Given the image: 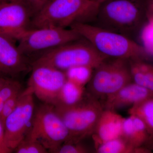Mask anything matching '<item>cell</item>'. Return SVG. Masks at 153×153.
<instances>
[{"mask_svg": "<svg viewBox=\"0 0 153 153\" xmlns=\"http://www.w3.org/2000/svg\"><path fill=\"white\" fill-rule=\"evenodd\" d=\"M100 3L93 0H48L33 16L31 25L34 28H67L76 23L91 24Z\"/></svg>", "mask_w": 153, "mask_h": 153, "instance_id": "1", "label": "cell"}, {"mask_svg": "<svg viewBox=\"0 0 153 153\" xmlns=\"http://www.w3.org/2000/svg\"><path fill=\"white\" fill-rule=\"evenodd\" d=\"M70 28L108 58L142 60L147 55L144 47L119 33L86 23H76Z\"/></svg>", "mask_w": 153, "mask_h": 153, "instance_id": "2", "label": "cell"}, {"mask_svg": "<svg viewBox=\"0 0 153 153\" xmlns=\"http://www.w3.org/2000/svg\"><path fill=\"white\" fill-rule=\"evenodd\" d=\"M147 0H103L100 3L94 24L131 38L146 14Z\"/></svg>", "mask_w": 153, "mask_h": 153, "instance_id": "3", "label": "cell"}, {"mask_svg": "<svg viewBox=\"0 0 153 153\" xmlns=\"http://www.w3.org/2000/svg\"><path fill=\"white\" fill-rule=\"evenodd\" d=\"M108 58L82 38L43 52L32 65L45 64L64 71L80 66L94 69Z\"/></svg>", "mask_w": 153, "mask_h": 153, "instance_id": "4", "label": "cell"}, {"mask_svg": "<svg viewBox=\"0 0 153 153\" xmlns=\"http://www.w3.org/2000/svg\"><path fill=\"white\" fill-rule=\"evenodd\" d=\"M54 107L69 132V139L66 142L74 143H79L93 134L104 109L103 105L92 97L84 98L72 106Z\"/></svg>", "mask_w": 153, "mask_h": 153, "instance_id": "5", "label": "cell"}, {"mask_svg": "<svg viewBox=\"0 0 153 153\" xmlns=\"http://www.w3.org/2000/svg\"><path fill=\"white\" fill-rule=\"evenodd\" d=\"M68 129L52 105L44 103L35 111L32 127L26 138L40 143L48 152L55 151L68 141Z\"/></svg>", "mask_w": 153, "mask_h": 153, "instance_id": "6", "label": "cell"}, {"mask_svg": "<svg viewBox=\"0 0 153 153\" xmlns=\"http://www.w3.org/2000/svg\"><path fill=\"white\" fill-rule=\"evenodd\" d=\"M112 59L108 58L94 70L88 83L94 95L107 97L132 82L129 60Z\"/></svg>", "mask_w": 153, "mask_h": 153, "instance_id": "7", "label": "cell"}, {"mask_svg": "<svg viewBox=\"0 0 153 153\" xmlns=\"http://www.w3.org/2000/svg\"><path fill=\"white\" fill-rule=\"evenodd\" d=\"M82 38L71 28L44 27L29 29L17 41L19 49L25 55L45 52Z\"/></svg>", "mask_w": 153, "mask_h": 153, "instance_id": "8", "label": "cell"}, {"mask_svg": "<svg viewBox=\"0 0 153 153\" xmlns=\"http://www.w3.org/2000/svg\"><path fill=\"white\" fill-rule=\"evenodd\" d=\"M34 96L29 87L22 90L16 107L5 121V144L12 152L27 138L32 127L35 112Z\"/></svg>", "mask_w": 153, "mask_h": 153, "instance_id": "9", "label": "cell"}, {"mask_svg": "<svg viewBox=\"0 0 153 153\" xmlns=\"http://www.w3.org/2000/svg\"><path fill=\"white\" fill-rule=\"evenodd\" d=\"M27 87L43 102L54 105L67 79L65 71L45 64H34Z\"/></svg>", "mask_w": 153, "mask_h": 153, "instance_id": "10", "label": "cell"}, {"mask_svg": "<svg viewBox=\"0 0 153 153\" xmlns=\"http://www.w3.org/2000/svg\"><path fill=\"white\" fill-rule=\"evenodd\" d=\"M32 11L24 0L0 3V34L18 41L30 28Z\"/></svg>", "mask_w": 153, "mask_h": 153, "instance_id": "11", "label": "cell"}, {"mask_svg": "<svg viewBox=\"0 0 153 153\" xmlns=\"http://www.w3.org/2000/svg\"><path fill=\"white\" fill-rule=\"evenodd\" d=\"M15 41L0 34V75L15 76L27 70L25 55Z\"/></svg>", "mask_w": 153, "mask_h": 153, "instance_id": "12", "label": "cell"}, {"mask_svg": "<svg viewBox=\"0 0 153 153\" xmlns=\"http://www.w3.org/2000/svg\"><path fill=\"white\" fill-rule=\"evenodd\" d=\"M152 95V92L132 81L107 97L103 107L116 111L125 107H131Z\"/></svg>", "mask_w": 153, "mask_h": 153, "instance_id": "13", "label": "cell"}, {"mask_svg": "<svg viewBox=\"0 0 153 153\" xmlns=\"http://www.w3.org/2000/svg\"><path fill=\"white\" fill-rule=\"evenodd\" d=\"M124 119L115 111L104 108L92 134L95 146L120 137Z\"/></svg>", "mask_w": 153, "mask_h": 153, "instance_id": "14", "label": "cell"}, {"mask_svg": "<svg viewBox=\"0 0 153 153\" xmlns=\"http://www.w3.org/2000/svg\"><path fill=\"white\" fill-rule=\"evenodd\" d=\"M120 137L136 148L142 147L151 138L143 122L132 115L124 118Z\"/></svg>", "mask_w": 153, "mask_h": 153, "instance_id": "15", "label": "cell"}, {"mask_svg": "<svg viewBox=\"0 0 153 153\" xmlns=\"http://www.w3.org/2000/svg\"><path fill=\"white\" fill-rule=\"evenodd\" d=\"M133 82L153 93V66L141 59L129 60Z\"/></svg>", "mask_w": 153, "mask_h": 153, "instance_id": "16", "label": "cell"}, {"mask_svg": "<svg viewBox=\"0 0 153 153\" xmlns=\"http://www.w3.org/2000/svg\"><path fill=\"white\" fill-rule=\"evenodd\" d=\"M84 86L66 80L60 89L54 106H70L80 102L84 99Z\"/></svg>", "mask_w": 153, "mask_h": 153, "instance_id": "17", "label": "cell"}, {"mask_svg": "<svg viewBox=\"0 0 153 153\" xmlns=\"http://www.w3.org/2000/svg\"><path fill=\"white\" fill-rule=\"evenodd\" d=\"M98 153H145L151 151L143 147L136 148L130 145L122 138L119 137L95 146Z\"/></svg>", "mask_w": 153, "mask_h": 153, "instance_id": "18", "label": "cell"}, {"mask_svg": "<svg viewBox=\"0 0 153 153\" xmlns=\"http://www.w3.org/2000/svg\"><path fill=\"white\" fill-rule=\"evenodd\" d=\"M128 112L129 115L135 116L143 122L152 138L153 136V95L130 108Z\"/></svg>", "mask_w": 153, "mask_h": 153, "instance_id": "19", "label": "cell"}, {"mask_svg": "<svg viewBox=\"0 0 153 153\" xmlns=\"http://www.w3.org/2000/svg\"><path fill=\"white\" fill-rule=\"evenodd\" d=\"M94 69L87 66L72 67L65 71L66 79L85 87L91 79Z\"/></svg>", "mask_w": 153, "mask_h": 153, "instance_id": "20", "label": "cell"}, {"mask_svg": "<svg viewBox=\"0 0 153 153\" xmlns=\"http://www.w3.org/2000/svg\"><path fill=\"white\" fill-rule=\"evenodd\" d=\"M22 89V85L19 81L7 79L4 84L0 89V113L6 102Z\"/></svg>", "mask_w": 153, "mask_h": 153, "instance_id": "21", "label": "cell"}, {"mask_svg": "<svg viewBox=\"0 0 153 153\" xmlns=\"http://www.w3.org/2000/svg\"><path fill=\"white\" fill-rule=\"evenodd\" d=\"M17 153H47L48 150L40 143L26 138L14 151Z\"/></svg>", "mask_w": 153, "mask_h": 153, "instance_id": "22", "label": "cell"}, {"mask_svg": "<svg viewBox=\"0 0 153 153\" xmlns=\"http://www.w3.org/2000/svg\"><path fill=\"white\" fill-rule=\"evenodd\" d=\"M22 89H21L8 100L3 105L0 113V120L4 125L6 118L13 112L19 103L20 97L22 94Z\"/></svg>", "mask_w": 153, "mask_h": 153, "instance_id": "23", "label": "cell"}, {"mask_svg": "<svg viewBox=\"0 0 153 153\" xmlns=\"http://www.w3.org/2000/svg\"><path fill=\"white\" fill-rule=\"evenodd\" d=\"M79 143L66 142L57 148L54 153H86L89 152L87 148Z\"/></svg>", "mask_w": 153, "mask_h": 153, "instance_id": "24", "label": "cell"}, {"mask_svg": "<svg viewBox=\"0 0 153 153\" xmlns=\"http://www.w3.org/2000/svg\"><path fill=\"white\" fill-rule=\"evenodd\" d=\"M29 7L34 16L44 5L43 0H24Z\"/></svg>", "mask_w": 153, "mask_h": 153, "instance_id": "25", "label": "cell"}, {"mask_svg": "<svg viewBox=\"0 0 153 153\" xmlns=\"http://www.w3.org/2000/svg\"><path fill=\"white\" fill-rule=\"evenodd\" d=\"M12 151L6 146L4 142V126L0 120V153H8Z\"/></svg>", "mask_w": 153, "mask_h": 153, "instance_id": "26", "label": "cell"}, {"mask_svg": "<svg viewBox=\"0 0 153 153\" xmlns=\"http://www.w3.org/2000/svg\"><path fill=\"white\" fill-rule=\"evenodd\" d=\"M146 14L149 22L153 23V0H147Z\"/></svg>", "mask_w": 153, "mask_h": 153, "instance_id": "27", "label": "cell"}, {"mask_svg": "<svg viewBox=\"0 0 153 153\" xmlns=\"http://www.w3.org/2000/svg\"><path fill=\"white\" fill-rule=\"evenodd\" d=\"M146 49L147 53H150V54H152V55H153V45H151L150 47H148V48H146Z\"/></svg>", "mask_w": 153, "mask_h": 153, "instance_id": "28", "label": "cell"}, {"mask_svg": "<svg viewBox=\"0 0 153 153\" xmlns=\"http://www.w3.org/2000/svg\"><path fill=\"white\" fill-rule=\"evenodd\" d=\"M7 78H4L1 75H0V87L2 86V85L5 82Z\"/></svg>", "mask_w": 153, "mask_h": 153, "instance_id": "29", "label": "cell"}, {"mask_svg": "<svg viewBox=\"0 0 153 153\" xmlns=\"http://www.w3.org/2000/svg\"><path fill=\"white\" fill-rule=\"evenodd\" d=\"M148 143H149V148L151 151H153V136L151 138V139L149 141Z\"/></svg>", "mask_w": 153, "mask_h": 153, "instance_id": "30", "label": "cell"}, {"mask_svg": "<svg viewBox=\"0 0 153 153\" xmlns=\"http://www.w3.org/2000/svg\"><path fill=\"white\" fill-rule=\"evenodd\" d=\"M2 1H18V0H2Z\"/></svg>", "mask_w": 153, "mask_h": 153, "instance_id": "31", "label": "cell"}, {"mask_svg": "<svg viewBox=\"0 0 153 153\" xmlns=\"http://www.w3.org/2000/svg\"><path fill=\"white\" fill-rule=\"evenodd\" d=\"M43 2H44V4H45V3H46V2H47V1H48V0H43Z\"/></svg>", "mask_w": 153, "mask_h": 153, "instance_id": "32", "label": "cell"}, {"mask_svg": "<svg viewBox=\"0 0 153 153\" xmlns=\"http://www.w3.org/2000/svg\"><path fill=\"white\" fill-rule=\"evenodd\" d=\"M102 1H103V0H99V1L100 2Z\"/></svg>", "mask_w": 153, "mask_h": 153, "instance_id": "33", "label": "cell"}, {"mask_svg": "<svg viewBox=\"0 0 153 153\" xmlns=\"http://www.w3.org/2000/svg\"><path fill=\"white\" fill-rule=\"evenodd\" d=\"M93 1H97L99 2V0H93Z\"/></svg>", "mask_w": 153, "mask_h": 153, "instance_id": "34", "label": "cell"}, {"mask_svg": "<svg viewBox=\"0 0 153 153\" xmlns=\"http://www.w3.org/2000/svg\"><path fill=\"white\" fill-rule=\"evenodd\" d=\"M2 1H2V0H0V3H1V2H2Z\"/></svg>", "mask_w": 153, "mask_h": 153, "instance_id": "35", "label": "cell"}, {"mask_svg": "<svg viewBox=\"0 0 153 153\" xmlns=\"http://www.w3.org/2000/svg\"><path fill=\"white\" fill-rule=\"evenodd\" d=\"M3 85H2V86H3ZM1 87H2V86H1V87H0V89H1Z\"/></svg>", "mask_w": 153, "mask_h": 153, "instance_id": "36", "label": "cell"}]
</instances>
